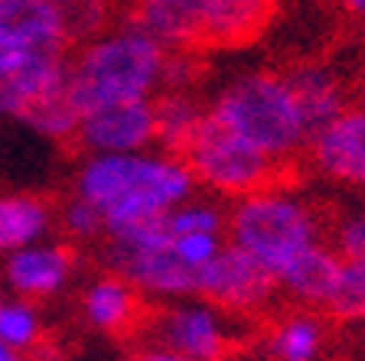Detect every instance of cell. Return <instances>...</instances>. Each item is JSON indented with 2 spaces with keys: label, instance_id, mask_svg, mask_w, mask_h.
I'll return each mask as SVG.
<instances>
[{
  "label": "cell",
  "instance_id": "obj_1",
  "mask_svg": "<svg viewBox=\"0 0 365 361\" xmlns=\"http://www.w3.org/2000/svg\"><path fill=\"white\" fill-rule=\"evenodd\" d=\"M196 176L182 153L163 147L134 153H88L76 173V192L105 219V234L163 219L182 199L196 196Z\"/></svg>",
  "mask_w": 365,
  "mask_h": 361
},
{
  "label": "cell",
  "instance_id": "obj_2",
  "mask_svg": "<svg viewBox=\"0 0 365 361\" xmlns=\"http://www.w3.org/2000/svg\"><path fill=\"white\" fill-rule=\"evenodd\" d=\"M167 53V46L134 20L76 46L68 56V88L78 111L111 101L153 98L163 82Z\"/></svg>",
  "mask_w": 365,
  "mask_h": 361
},
{
  "label": "cell",
  "instance_id": "obj_3",
  "mask_svg": "<svg viewBox=\"0 0 365 361\" xmlns=\"http://www.w3.org/2000/svg\"><path fill=\"white\" fill-rule=\"evenodd\" d=\"M209 111L281 166L307 153V143L313 137L287 72H245L215 95Z\"/></svg>",
  "mask_w": 365,
  "mask_h": 361
},
{
  "label": "cell",
  "instance_id": "obj_4",
  "mask_svg": "<svg viewBox=\"0 0 365 361\" xmlns=\"http://www.w3.org/2000/svg\"><path fill=\"white\" fill-rule=\"evenodd\" d=\"M225 238L258 257L277 277L304 251L327 241V221L307 196L271 182L242 199H232Z\"/></svg>",
  "mask_w": 365,
  "mask_h": 361
},
{
  "label": "cell",
  "instance_id": "obj_5",
  "mask_svg": "<svg viewBox=\"0 0 365 361\" xmlns=\"http://www.w3.org/2000/svg\"><path fill=\"white\" fill-rule=\"evenodd\" d=\"M101 257L114 273H121L140 296L150 300H182V296H196L199 290V271L173 248V231L163 219H150L140 225L121 228V231L105 234Z\"/></svg>",
  "mask_w": 365,
  "mask_h": 361
},
{
  "label": "cell",
  "instance_id": "obj_6",
  "mask_svg": "<svg viewBox=\"0 0 365 361\" xmlns=\"http://www.w3.org/2000/svg\"><path fill=\"white\" fill-rule=\"evenodd\" d=\"M182 159L190 163L196 182L219 199H242L255 189L277 182L281 163L258 150L251 140L225 127L212 111H205L196 134L190 137Z\"/></svg>",
  "mask_w": 365,
  "mask_h": 361
},
{
  "label": "cell",
  "instance_id": "obj_7",
  "mask_svg": "<svg viewBox=\"0 0 365 361\" xmlns=\"http://www.w3.org/2000/svg\"><path fill=\"white\" fill-rule=\"evenodd\" d=\"M150 332L157 345L190 355L196 361H228L235 348L228 313L205 296L170 300L150 323Z\"/></svg>",
  "mask_w": 365,
  "mask_h": 361
},
{
  "label": "cell",
  "instance_id": "obj_8",
  "mask_svg": "<svg viewBox=\"0 0 365 361\" xmlns=\"http://www.w3.org/2000/svg\"><path fill=\"white\" fill-rule=\"evenodd\" d=\"M196 296L212 300L232 316H258L281 296L277 277L267 271L258 257H251L245 248L225 241V248L199 271Z\"/></svg>",
  "mask_w": 365,
  "mask_h": 361
},
{
  "label": "cell",
  "instance_id": "obj_9",
  "mask_svg": "<svg viewBox=\"0 0 365 361\" xmlns=\"http://www.w3.org/2000/svg\"><path fill=\"white\" fill-rule=\"evenodd\" d=\"M76 140L85 153H134L157 147V105L153 98L111 101L82 111Z\"/></svg>",
  "mask_w": 365,
  "mask_h": 361
},
{
  "label": "cell",
  "instance_id": "obj_10",
  "mask_svg": "<svg viewBox=\"0 0 365 361\" xmlns=\"http://www.w3.org/2000/svg\"><path fill=\"white\" fill-rule=\"evenodd\" d=\"M307 159L323 179L365 192V105H349L339 117L313 130Z\"/></svg>",
  "mask_w": 365,
  "mask_h": 361
},
{
  "label": "cell",
  "instance_id": "obj_11",
  "mask_svg": "<svg viewBox=\"0 0 365 361\" xmlns=\"http://www.w3.org/2000/svg\"><path fill=\"white\" fill-rule=\"evenodd\" d=\"M76 271V257L62 244L36 241L4 257V283L10 293L26 300H49L62 293Z\"/></svg>",
  "mask_w": 365,
  "mask_h": 361
},
{
  "label": "cell",
  "instance_id": "obj_12",
  "mask_svg": "<svg viewBox=\"0 0 365 361\" xmlns=\"http://www.w3.org/2000/svg\"><path fill=\"white\" fill-rule=\"evenodd\" d=\"M333 248L342 257V277L327 313L339 323H365V209L336 221Z\"/></svg>",
  "mask_w": 365,
  "mask_h": 361
},
{
  "label": "cell",
  "instance_id": "obj_13",
  "mask_svg": "<svg viewBox=\"0 0 365 361\" xmlns=\"http://www.w3.org/2000/svg\"><path fill=\"white\" fill-rule=\"evenodd\" d=\"M342 277V257L333 244H317V248L304 251L294 263H287L277 273V286L287 300L307 309H329L336 290H339Z\"/></svg>",
  "mask_w": 365,
  "mask_h": 361
},
{
  "label": "cell",
  "instance_id": "obj_14",
  "mask_svg": "<svg viewBox=\"0 0 365 361\" xmlns=\"http://www.w3.org/2000/svg\"><path fill=\"white\" fill-rule=\"evenodd\" d=\"M277 0H199L202 49H228L255 39L271 20Z\"/></svg>",
  "mask_w": 365,
  "mask_h": 361
},
{
  "label": "cell",
  "instance_id": "obj_15",
  "mask_svg": "<svg viewBox=\"0 0 365 361\" xmlns=\"http://www.w3.org/2000/svg\"><path fill=\"white\" fill-rule=\"evenodd\" d=\"M140 313V293L121 273H101L82 293V316L98 332H128Z\"/></svg>",
  "mask_w": 365,
  "mask_h": 361
},
{
  "label": "cell",
  "instance_id": "obj_16",
  "mask_svg": "<svg viewBox=\"0 0 365 361\" xmlns=\"http://www.w3.org/2000/svg\"><path fill=\"white\" fill-rule=\"evenodd\" d=\"M56 225V211L43 196L33 192H4L0 196V254L46 241Z\"/></svg>",
  "mask_w": 365,
  "mask_h": 361
},
{
  "label": "cell",
  "instance_id": "obj_17",
  "mask_svg": "<svg viewBox=\"0 0 365 361\" xmlns=\"http://www.w3.org/2000/svg\"><path fill=\"white\" fill-rule=\"evenodd\" d=\"M264 352L271 361H319L327 352V325L307 306L284 313L267 329Z\"/></svg>",
  "mask_w": 365,
  "mask_h": 361
},
{
  "label": "cell",
  "instance_id": "obj_18",
  "mask_svg": "<svg viewBox=\"0 0 365 361\" xmlns=\"http://www.w3.org/2000/svg\"><path fill=\"white\" fill-rule=\"evenodd\" d=\"M287 75L294 82L297 98L304 105L307 120H310L313 130H319L323 124H329V120L339 117L349 108L346 82L329 66H300L294 72H287Z\"/></svg>",
  "mask_w": 365,
  "mask_h": 361
},
{
  "label": "cell",
  "instance_id": "obj_19",
  "mask_svg": "<svg viewBox=\"0 0 365 361\" xmlns=\"http://www.w3.org/2000/svg\"><path fill=\"white\" fill-rule=\"evenodd\" d=\"M153 105H157V147L182 153L209 108H202L192 91H157Z\"/></svg>",
  "mask_w": 365,
  "mask_h": 361
},
{
  "label": "cell",
  "instance_id": "obj_20",
  "mask_svg": "<svg viewBox=\"0 0 365 361\" xmlns=\"http://www.w3.org/2000/svg\"><path fill=\"white\" fill-rule=\"evenodd\" d=\"M39 339H43V316H39L36 300L16 293L0 300V342L26 355L39 345Z\"/></svg>",
  "mask_w": 365,
  "mask_h": 361
},
{
  "label": "cell",
  "instance_id": "obj_21",
  "mask_svg": "<svg viewBox=\"0 0 365 361\" xmlns=\"http://www.w3.org/2000/svg\"><path fill=\"white\" fill-rule=\"evenodd\" d=\"M167 225L173 234H192V231H215L225 234L228 228V205L219 196H190L176 209L167 211Z\"/></svg>",
  "mask_w": 365,
  "mask_h": 361
},
{
  "label": "cell",
  "instance_id": "obj_22",
  "mask_svg": "<svg viewBox=\"0 0 365 361\" xmlns=\"http://www.w3.org/2000/svg\"><path fill=\"white\" fill-rule=\"evenodd\" d=\"M59 219H62V228L68 231V238H78V241L105 238V219H101V211L95 209L88 199L78 196V192H72V199L62 205Z\"/></svg>",
  "mask_w": 365,
  "mask_h": 361
},
{
  "label": "cell",
  "instance_id": "obj_23",
  "mask_svg": "<svg viewBox=\"0 0 365 361\" xmlns=\"http://www.w3.org/2000/svg\"><path fill=\"white\" fill-rule=\"evenodd\" d=\"M225 234L215 231H192V234H173V248L182 257V263H190L192 271H202L209 261H215L222 248H225Z\"/></svg>",
  "mask_w": 365,
  "mask_h": 361
},
{
  "label": "cell",
  "instance_id": "obj_24",
  "mask_svg": "<svg viewBox=\"0 0 365 361\" xmlns=\"http://www.w3.org/2000/svg\"><path fill=\"white\" fill-rule=\"evenodd\" d=\"M137 361H196V358H190V355H180V352H173V348L153 345V348H147V352H140V358H137Z\"/></svg>",
  "mask_w": 365,
  "mask_h": 361
},
{
  "label": "cell",
  "instance_id": "obj_25",
  "mask_svg": "<svg viewBox=\"0 0 365 361\" xmlns=\"http://www.w3.org/2000/svg\"><path fill=\"white\" fill-rule=\"evenodd\" d=\"M339 4V10L346 16H352V20H359V23H365V0H336Z\"/></svg>",
  "mask_w": 365,
  "mask_h": 361
},
{
  "label": "cell",
  "instance_id": "obj_26",
  "mask_svg": "<svg viewBox=\"0 0 365 361\" xmlns=\"http://www.w3.org/2000/svg\"><path fill=\"white\" fill-rule=\"evenodd\" d=\"M0 361H26V358H23L20 352H14L10 345H4V342H0Z\"/></svg>",
  "mask_w": 365,
  "mask_h": 361
},
{
  "label": "cell",
  "instance_id": "obj_27",
  "mask_svg": "<svg viewBox=\"0 0 365 361\" xmlns=\"http://www.w3.org/2000/svg\"><path fill=\"white\" fill-rule=\"evenodd\" d=\"M362 105H365V101H362Z\"/></svg>",
  "mask_w": 365,
  "mask_h": 361
}]
</instances>
